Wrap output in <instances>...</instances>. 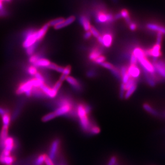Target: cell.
Instances as JSON below:
<instances>
[{
  "mask_svg": "<svg viewBox=\"0 0 165 165\" xmlns=\"http://www.w3.org/2000/svg\"><path fill=\"white\" fill-rule=\"evenodd\" d=\"M33 88V86L32 81L31 79H30L19 85L16 91V93L17 95H21L23 93H25L27 97H29L32 95V90Z\"/></svg>",
  "mask_w": 165,
  "mask_h": 165,
  "instance_id": "cell-1",
  "label": "cell"
},
{
  "mask_svg": "<svg viewBox=\"0 0 165 165\" xmlns=\"http://www.w3.org/2000/svg\"><path fill=\"white\" fill-rule=\"evenodd\" d=\"M37 42L39 41L37 38V31L31 30L26 34L25 40L23 43V47L26 49Z\"/></svg>",
  "mask_w": 165,
  "mask_h": 165,
  "instance_id": "cell-2",
  "label": "cell"
},
{
  "mask_svg": "<svg viewBox=\"0 0 165 165\" xmlns=\"http://www.w3.org/2000/svg\"><path fill=\"white\" fill-rule=\"evenodd\" d=\"M152 63L157 75L165 80V60L153 59Z\"/></svg>",
  "mask_w": 165,
  "mask_h": 165,
  "instance_id": "cell-3",
  "label": "cell"
},
{
  "mask_svg": "<svg viewBox=\"0 0 165 165\" xmlns=\"http://www.w3.org/2000/svg\"><path fill=\"white\" fill-rule=\"evenodd\" d=\"M146 57H152L153 59H158L161 56V46L154 45L150 48L144 50Z\"/></svg>",
  "mask_w": 165,
  "mask_h": 165,
  "instance_id": "cell-4",
  "label": "cell"
},
{
  "mask_svg": "<svg viewBox=\"0 0 165 165\" xmlns=\"http://www.w3.org/2000/svg\"><path fill=\"white\" fill-rule=\"evenodd\" d=\"M138 61L141 67L145 69L151 75H154L156 73L152 63L148 61L146 57L140 58V59H138Z\"/></svg>",
  "mask_w": 165,
  "mask_h": 165,
  "instance_id": "cell-5",
  "label": "cell"
},
{
  "mask_svg": "<svg viewBox=\"0 0 165 165\" xmlns=\"http://www.w3.org/2000/svg\"><path fill=\"white\" fill-rule=\"evenodd\" d=\"M96 18L97 21L100 23H107L113 21L114 16L110 13L104 11H99L97 13Z\"/></svg>",
  "mask_w": 165,
  "mask_h": 165,
  "instance_id": "cell-6",
  "label": "cell"
},
{
  "mask_svg": "<svg viewBox=\"0 0 165 165\" xmlns=\"http://www.w3.org/2000/svg\"><path fill=\"white\" fill-rule=\"evenodd\" d=\"M59 144H60L59 140V139H56L53 141L52 143L51 144L48 157L53 161L55 160V158L56 157V154L59 148Z\"/></svg>",
  "mask_w": 165,
  "mask_h": 165,
  "instance_id": "cell-7",
  "label": "cell"
},
{
  "mask_svg": "<svg viewBox=\"0 0 165 165\" xmlns=\"http://www.w3.org/2000/svg\"><path fill=\"white\" fill-rule=\"evenodd\" d=\"M127 72L131 78L137 79L140 75V70L137 65H130L127 67Z\"/></svg>",
  "mask_w": 165,
  "mask_h": 165,
  "instance_id": "cell-8",
  "label": "cell"
},
{
  "mask_svg": "<svg viewBox=\"0 0 165 165\" xmlns=\"http://www.w3.org/2000/svg\"><path fill=\"white\" fill-rule=\"evenodd\" d=\"M39 88L42 90V92L45 93L47 97L54 98L57 96V92H56L52 88H49L45 83L42 84Z\"/></svg>",
  "mask_w": 165,
  "mask_h": 165,
  "instance_id": "cell-9",
  "label": "cell"
},
{
  "mask_svg": "<svg viewBox=\"0 0 165 165\" xmlns=\"http://www.w3.org/2000/svg\"><path fill=\"white\" fill-rule=\"evenodd\" d=\"M102 45L106 48L110 47L113 43V35L110 33H105L102 35Z\"/></svg>",
  "mask_w": 165,
  "mask_h": 165,
  "instance_id": "cell-10",
  "label": "cell"
},
{
  "mask_svg": "<svg viewBox=\"0 0 165 165\" xmlns=\"http://www.w3.org/2000/svg\"><path fill=\"white\" fill-rule=\"evenodd\" d=\"M66 81L69 83V84L71 86V87L73 88L76 91H79L81 90V87L78 81L77 80L76 78L71 76L67 77L66 78Z\"/></svg>",
  "mask_w": 165,
  "mask_h": 165,
  "instance_id": "cell-11",
  "label": "cell"
},
{
  "mask_svg": "<svg viewBox=\"0 0 165 165\" xmlns=\"http://www.w3.org/2000/svg\"><path fill=\"white\" fill-rule=\"evenodd\" d=\"M9 127L3 126L0 132V148L2 150L4 147V140L8 137Z\"/></svg>",
  "mask_w": 165,
  "mask_h": 165,
  "instance_id": "cell-12",
  "label": "cell"
},
{
  "mask_svg": "<svg viewBox=\"0 0 165 165\" xmlns=\"http://www.w3.org/2000/svg\"><path fill=\"white\" fill-rule=\"evenodd\" d=\"M79 123L83 131H89L91 127H92L88 115L79 119Z\"/></svg>",
  "mask_w": 165,
  "mask_h": 165,
  "instance_id": "cell-13",
  "label": "cell"
},
{
  "mask_svg": "<svg viewBox=\"0 0 165 165\" xmlns=\"http://www.w3.org/2000/svg\"><path fill=\"white\" fill-rule=\"evenodd\" d=\"M75 19H76V18L75 16H73L68 17V18H67L65 20L64 19L63 21H62L61 23H60L59 25L55 26L54 27V29L59 30V29H63L64 27L71 24L72 23L75 21Z\"/></svg>",
  "mask_w": 165,
  "mask_h": 165,
  "instance_id": "cell-14",
  "label": "cell"
},
{
  "mask_svg": "<svg viewBox=\"0 0 165 165\" xmlns=\"http://www.w3.org/2000/svg\"><path fill=\"white\" fill-rule=\"evenodd\" d=\"M147 28L149 30L157 31L158 33H161L162 34H165V27L161 25H159L156 24L148 23L146 25Z\"/></svg>",
  "mask_w": 165,
  "mask_h": 165,
  "instance_id": "cell-15",
  "label": "cell"
},
{
  "mask_svg": "<svg viewBox=\"0 0 165 165\" xmlns=\"http://www.w3.org/2000/svg\"><path fill=\"white\" fill-rule=\"evenodd\" d=\"M49 27V26L48 25V23H47L44 25L42 26V27L40 29H39L38 31H37V38L38 41H40L43 38L45 34H46L48 30Z\"/></svg>",
  "mask_w": 165,
  "mask_h": 165,
  "instance_id": "cell-16",
  "label": "cell"
},
{
  "mask_svg": "<svg viewBox=\"0 0 165 165\" xmlns=\"http://www.w3.org/2000/svg\"><path fill=\"white\" fill-rule=\"evenodd\" d=\"M142 69L143 70V73L144 75V78L146 80V83L148 84L149 86H150L151 87L155 86L156 84V81L154 80L152 77L151 76L150 73L143 68H142Z\"/></svg>",
  "mask_w": 165,
  "mask_h": 165,
  "instance_id": "cell-17",
  "label": "cell"
},
{
  "mask_svg": "<svg viewBox=\"0 0 165 165\" xmlns=\"http://www.w3.org/2000/svg\"><path fill=\"white\" fill-rule=\"evenodd\" d=\"M51 63L49 60L41 57L40 59H39L34 64H33V65H34L36 68L40 67V68H47Z\"/></svg>",
  "mask_w": 165,
  "mask_h": 165,
  "instance_id": "cell-18",
  "label": "cell"
},
{
  "mask_svg": "<svg viewBox=\"0 0 165 165\" xmlns=\"http://www.w3.org/2000/svg\"><path fill=\"white\" fill-rule=\"evenodd\" d=\"M15 160V158L13 156H3L0 154V162L2 164L6 165H12Z\"/></svg>",
  "mask_w": 165,
  "mask_h": 165,
  "instance_id": "cell-19",
  "label": "cell"
},
{
  "mask_svg": "<svg viewBox=\"0 0 165 165\" xmlns=\"http://www.w3.org/2000/svg\"><path fill=\"white\" fill-rule=\"evenodd\" d=\"M76 114L79 119L88 115L84 104H80L78 105L77 107Z\"/></svg>",
  "mask_w": 165,
  "mask_h": 165,
  "instance_id": "cell-20",
  "label": "cell"
},
{
  "mask_svg": "<svg viewBox=\"0 0 165 165\" xmlns=\"http://www.w3.org/2000/svg\"><path fill=\"white\" fill-rule=\"evenodd\" d=\"M80 21H81V25L83 26L84 30L86 32L90 31V28L91 27V25L90 24L89 19L85 16H81V18H80Z\"/></svg>",
  "mask_w": 165,
  "mask_h": 165,
  "instance_id": "cell-21",
  "label": "cell"
},
{
  "mask_svg": "<svg viewBox=\"0 0 165 165\" xmlns=\"http://www.w3.org/2000/svg\"><path fill=\"white\" fill-rule=\"evenodd\" d=\"M132 54L135 56L137 58V60L140 59V58L146 57L144 49H142L141 48H140V47H136V48H135L132 50Z\"/></svg>",
  "mask_w": 165,
  "mask_h": 165,
  "instance_id": "cell-22",
  "label": "cell"
},
{
  "mask_svg": "<svg viewBox=\"0 0 165 165\" xmlns=\"http://www.w3.org/2000/svg\"><path fill=\"white\" fill-rule=\"evenodd\" d=\"M31 96H33L34 97L38 98H45L47 97L41 89L37 88H33L32 89Z\"/></svg>",
  "mask_w": 165,
  "mask_h": 165,
  "instance_id": "cell-23",
  "label": "cell"
},
{
  "mask_svg": "<svg viewBox=\"0 0 165 165\" xmlns=\"http://www.w3.org/2000/svg\"><path fill=\"white\" fill-rule=\"evenodd\" d=\"M143 107V108L144 110H146L147 112H148L150 114L152 115L153 116H159L160 115L159 113L157 110H154L152 107H151L148 104H147V103L144 104Z\"/></svg>",
  "mask_w": 165,
  "mask_h": 165,
  "instance_id": "cell-24",
  "label": "cell"
},
{
  "mask_svg": "<svg viewBox=\"0 0 165 165\" xmlns=\"http://www.w3.org/2000/svg\"><path fill=\"white\" fill-rule=\"evenodd\" d=\"M102 55V51L98 48H94L92 49L89 54V57L90 59L94 61L99 56Z\"/></svg>",
  "mask_w": 165,
  "mask_h": 165,
  "instance_id": "cell-25",
  "label": "cell"
},
{
  "mask_svg": "<svg viewBox=\"0 0 165 165\" xmlns=\"http://www.w3.org/2000/svg\"><path fill=\"white\" fill-rule=\"evenodd\" d=\"M2 120L3 122V126L5 127H9L10 120H11V116L10 114V113H7L4 115L2 116Z\"/></svg>",
  "mask_w": 165,
  "mask_h": 165,
  "instance_id": "cell-26",
  "label": "cell"
},
{
  "mask_svg": "<svg viewBox=\"0 0 165 165\" xmlns=\"http://www.w3.org/2000/svg\"><path fill=\"white\" fill-rule=\"evenodd\" d=\"M120 13L121 15L122 18H123L125 19L127 24L129 25L132 21H131V18L129 16V14L128 11H127L126 9H123Z\"/></svg>",
  "mask_w": 165,
  "mask_h": 165,
  "instance_id": "cell-27",
  "label": "cell"
},
{
  "mask_svg": "<svg viewBox=\"0 0 165 165\" xmlns=\"http://www.w3.org/2000/svg\"><path fill=\"white\" fill-rule=\"evenodd\" d=\"M137 87V83H135V84L133 85L130 88H129L127 90V92L126 93L125 95H124V98L126 99H129V98L130 97L132 96V94L134 93L135 91L136 90Z\"/></svg>",
  "mask_w": 165,
  "mask_h": 165,
  "instance_id": "cell-28",
  "label": "cell"
},
{
  "mask_svg": "<svg viewBox=\"0 0 165 165\" xmlns=\"http://www.w3.org/2000/svg\"><path fill=\"white\" fill-rule=\"evenodd\" d=\"M64 20L63 18H62V17H60V18H56L55 19H53L51 20V21H49L48 23V24L49 26H54L55 27V26L59 24L60 23H61L62 21H63Z\"/></svg>",
  "mask_w": 165,
  "mask_h": 165,
  "instance_id": "cell-29",
  "label": "cell"
},
{
  "mask_svg": "<svg viewBox=\"0 0 165 165\" xmlns=\"http://www.w3.org/2000/svg\"><path fill=\"white\" fill-rule=\"evenodd\" d=\"M46 154H42L39 156L34 161V165H42L45 162V160L46 157Z\"/></svg>",
  "mask_w": 165,
  "mask_h": 165,
  "instance_id": "cell-30",
  "label": "cell"
},
{
  "mask_svg": "<svg viewBox=\"0 0 165 165\" xmlns=\"http://www.w3.org/2000/svg\"><path fill=\"white\" fill-rule=\"evenodd\" d=\"M39 42H36L33 45H32V46H31L30 47L26 49V52L27 55H29V56H31L34 54V51H35L38 45Z\"/></svg>",
  "mask_w": 165,
  "mask_h": 165,
  "instance_id": "cell-31",
  "label": "cell"
},
{
  "mask_svg": "<svg viewBox=\"0 0 165 165\" xmlns=\"http://www.w3.org/2000/svg\"><path fill=\"white\" fill-rule=\"evenodd\" d=\"M56 117V116L54 112H51V113H50L48 114L43 116L42 118V121L44 122H46L50 121L51 120L54 119Z\"/></svg>",
  "mask_w": 165,
  "mask_h": 165,
  "instance_id": "cell-32",
  "label": "cell"
},
{
  "mask_svg": "<svg viewBox=\"0 0 165 165\" xmlns=\"http://www.w3.org/2000/svg\"><path fill=\"white\" fill-rule=\"evenodd\" d=\"M110 71L111 73H112V75H113L116 79H119V80H121V78H121L120 72V70H119L118 68H116L115 67H114V68H113V69H112Z\"/></svg>",
  "mask_w": 165,
  "mask_h": 165,
  "instance_id": "cell-33",
  "label": "cell"
},
{
  "mask_svg": "<svg viewBox=\"0 0 165 165\" xmlns=\"http://www.w3.org/2000/svg\"><path fill=\"white\" fill-rule=\"evenodd\" d=\"M137 83V81L135 79H134L132 78H130L129 81L127 82L126 84H124V88L125 90H128L129 88H130L131 86L135 83Z\"/></svg>",
  "mask_w": 165,
  "mask_h": 165,
  "instance_id": "cell-34",
  "label": "cell"
},
{
  "mask_svg": "<svg viewBox=\"0 0 165 165\" xmlns=\"http://www.w3.org/2000/svg\"><path fill=\"white\" fill-rule=\"evenodd\" d=\"M27 71L30 75L35 76V75L38 72V70H37V68L32 65H30L27 68Z\"/></svg>",
  "mask_w": 165,
  "mask_h": 165,
  "instance_id": "cell-35",
  "label": "cell"
},
{
  "mask_svg": "<svg viewBox=\"0 0 165 165\" xmlns=\"http://www.w3.org/2000/svg\"><path fill=\"white\" fill-rule=\"evenodd\" d=\"M40 58H41V57H40V56L38 54H33L30 56L29 61V62L30 63L32 64V65H33Z\"/></svg>",
  "mask_w": 165,
  "mask_h": 165,
  "instance_id": "cell-36",
  "label": "cell"
},
{
  "mask_svg": "<svg viewBox=\"0 0 165 165\" xmlns=\"http://www.w3.org/2000/svg\"><path fill=\"white\" fill-rule=\"evenodd\" d=\"M90 31L91 32L92 35H93V37H94L96 38H97L100 35V34L99 32L98 31V30L93 26H91Z\"/></svg>",
  "mask_w": 165,
  "mask_h": 165,
  "instance_id": "cell-37",
  "label": "cell"
},
{
  "mask_svg": "<svg viewBox=\"0 0 165 165\" xmlns=\"http://www.w3.org/2000/svg\"><path fill=\"white\" fill-rule=\"evenodd\" d=\"M100 131V129L98 126H92L91 127L89 132L93 135H96L98 134Z\"/></svg>",
  "mask_w": 165,
  "mask_h": 165,
  "instance_id": "cell-38",
  "label": "cell"
},
{
  "mask_svg": "<svg viewBox=\"0 0 165 165\" xmlns=\"http://www.w3.org/2000/svg\"><path fill=\"white\" fill-rule=\"evenodd\" d=\"M100 65L102 67L106 68L107 69H108L110 70H111L112 69H113L115 67L112 64L110 63L109 62H104L102 63V64H100Z\"/></svg>",
  "mask_w": 165,
  "mask_h": 165,
  "instance_id": "cell-39",
  "label": "cell"
},
{
  "mask_svg": "<svg viewBox=\"0 0 165 165\" xmlns=\"http://www.w3.org/2000/svg\"><path fill=\"white\" fill-rule=\"evenodd\" d=\"M105 60H106V57L104 56V55H100V56H99L97 59H95L93 62H94L95 63L100 64H102V63L105 62Z\"/></svg>",
  "mask_w": 165,
  "mask_h": 165,
  "instance_id": "cell-40",
  "label": "cell"
},
{
  "mask_svg": "<svg viewBox=\"0 0 165 165\" xmlns=\"http://www.w3.org/2000/svg\"><path fill=\"white\" fill-rule=\"evenodd\" d=\"M35 78H36L37 80H38L39 81H40L41 83H42L43 84L45 83V79L44 78L43 76H42V74L40 73V72H37V73L35 75Z\"/></svg>",
  "mask_w": 165,
  "mask_h": 165,
  "instance_id": "cell-41",
  "label": "cell"
},
{
  "mask_svg": "<svg viewBox=\"0 0 165 165\" xmlns=\"http://www.w3.org/2000/svg\"><path fill=\"white\" fill-rule=\"evenodd\" d=\"M125 88H124V84L123 83H121L120 85V98L122 99L124 97L125 95Z\"/></svg>",
  "mask_w": 165,
  "mask_h": 165,
  "instance_id": "cell-42",
  "label": "cell"
},
{
  "mask_svg": "<svg viewBox=\"0 0 165 165\" xmlns=\"http://www.w3.org/2000/svg\"><path fill=\"white\" fill-rule=\"evenodd\" d=\"M62 85V81L59 80L53 86L52 89H53L56 92H58V91H59V90L60 89V88L61 87Z\"/></svg>",
  "mask_w": 165,
  "mask_h": 165,
  "instance_id": "cell-43",
  "label": "cell"
},
{
  "mask_svg": "<svg viewBox=\"0 0 165 165\" xmlns=\"http://www.w3.org/2000/svg\"><path fill=\"white\" fill-rule=\"evenodd\" d=\"M129 61H130V65H137L138 62L137 58L132 53H131Z\"/></svg>",
  "mask_w": 165,
  "mask_h": 165,
  "instance_id": "cell-44",
  "label": "cell"
},
{
  "mask_svg": "<svg viewBox=\"0 0 165 165\" xmlns=\"http://www.w3.org/2000/svg\"><path fill=\"white\" fill-rule=\"evenodd\" d=\"M71 67L70 65H68L66 67L64 68L63 71V72L62 73V74L63 75H64L67 76H68L69 75L70 73L71 72Z\"/></svg>",
  "mask_w": 165,
  "mask_h": 165,
  "instance_id": "cell-45",
  "label": "cell"
},
{
  "mask_svg": "<svg viewBox=\"0 0 165 165\" xmlns=\"http://www.w3.org/2000/svg\"><path fill=\"white\" fill-rule=\"evenodd\" d=\"M130 78H131V77L130 76V75L128 74V73L127 72L121 78L122 83H123L124 84H126L127 82L129 81V80L130 79Z\"/></svg>",
  "mask_w": 165,
  "mask_h": 165,
  "instance_id": "cell-46",
  "label": "cell"
},
{
  "mask_svg": "<svg viewBox=\"0 0 165 165\" xmlns=\"http://www.w3.org/2000/svg\"><path fill=\"white\" fill-rule=\"evenodd\" d=\"M162 35L163 34L161 33H159V32L158 33L157 36V41L156 44L161 46V42L162 40Z\"/></svg>",
  "mask_w": 165,
  "mask_h": 165,
  "instance_id": "cell-47",
  "label": "cell"
},
{
  "mask_svg": "<svg viewBox=\"0 0 165 165\" xmlns=\"http://www.w3.org/2000/svg\"><path fill=\"white\" fill-rule=\"evenodd\" d=\"M120 72V74L121 76V78L127 72V67L126 66H122L120 69H119Z\"/></svg>",
  "mask_w": 165,
  "mask_h": 165,
  "instance_id": "cell-48",
  "label": "cell"
},
{
  "mask_svg": "<svg viewBox=\"0 0 165 165\" xmlns=\"http://www.w3.org/2000/svg\"><path fill=\"white\" fill-rule=\"evenodd\" d=\"M45 163L46 165H55L53 161L51 160V159L48 157V156H46L45 160Z\"/></svg>",
  "mask_w": 165,
  "mask_h": 165,
  "instance_id": "cell-49",
  "label": "cell"
},
{
  "mask_svg": "<svg viewBox=\"0 0 165 165\" xmlns=\"http://www.w3.org/2000/svg\"><path fill=\"white\" fill-rule=\"evenodd\" d=\"M116 163H117L116 158L113 156V157H111L108 165H115Z\"/></svg>",
  "mask_w": 165,
  "mask_h": 165,
  "instance_id": "cell-50",
  "label": "cell"
},
{
  "mask_svg": "<svg viewBox=\"0 0 165 165\" xmlns=\"http://www.w3.org/2000/svg\"><path fill=\"white\" fill-rule=\"evenodd\" d=\"M9 112V110H8L5 109L3 107L0 106V115L1 116H2L3 115H4V114H5L6 113Z\"/></svg>",
  "mask_w": 165,
  "mask_h": 165,
  "instance_id": "cell-51",
  "label": "cell"
},
{
  "mask_svg": "<svg viewBox=\"0 0 165 165\" xmlns=\"http://www.w3.org/2000/svg\"><path fill=\"white\" fill-rule=\"evenodd\" d=\"M96 72L94 71H92V70H90V71H88L87 73H86V75L89 77H90V78L94 77L96 76Z\"/></svg>",
  "mask_w": 165,
  "mask_h": 165,
  "instance_id": "cell-52",
  "label": "cell"
},
{
  "mask_svg": "<svg viewBox=\"0 0 165 165\" xmlns=\"http://www.w3.org/2000/svg\"><path fill=\"white\" fill-rule=\"evenodd\" d=\"M129 27L130 30L131 31H135L137 29V25L135 23L131 22V23L129 25Z\"/></svg>",
  "mask_w": 165,
  "mask_h": 165,
  "instance_id": "cell-53",
  "label": "cell"
},
{
  "mask_svg": "<svg viewBox=\"0 0 165 165\" xmlns=\"http://www.w3.org/2000/svg\"><path fill=\"white\" fill-rule=\"evenodd\" d=\"M91 36H92V34H91V32L89 31H86L85 32V33L84 35V38L85 39H89L91 37Z\"/></svg>",
  "mask_w": 165,
  "mask_h": 165,
  "instance_id": "cell-54",
  "label": "cell"
},
{
  "mask_svg": "<svg viewBox=\"0 0 165 165\" xmlns=\"http://www.w3.org/2000/svg\"><path fill=\"white\" fill-rule=\"evenodd\" d=\"M8 15V13L4 9L0 10V17H5Z\"/></svg>",
  "mask_w": 165,
  "mask_h": 165,
  "instance_id": "cell-55",
  "label": "cell"
},
{
  "mask_svg": "<svg viewBox=\"0 0 165 165\" xmlns=\"http://www.w3.org/2000/svg\"><path fill=\"white\" fill-rule=\"evenodd\" d=\"M121 18H122V16H121V15L120 13H116V14L114 16V19H116H116H121Z\"/></svg>",
  "mask_w": 165,
  "mask_h": 165,
  "instance_id": "cell-56",
  "label": "cell"
},
{
  "mask_svg": "<svg viewBox=\"0 0 165 165\" xmlns=\"http://www.w3.org/2000/svg\"><path fill=\"white\" fill-rule=\"evenodd\" d=\"M67 76L64 75H63L62 74L61 76L59 77V81H65L66 79V78H67Z\"/></svg>",
  "mask_w": 165,
  "mask_h": 165,
  "instance_id": "cell-57",
  "label": "cell"
},
{
  "mask_svg": "<svg viewBox=\"0 0 165 165\" xmlns=\"http://www.w3.org/2000/svg\"><path fill=\"white\" fill-rule=\"evenodd\" d=\"M4 8H3V2L0 0V10H3Z\"/></svg>",
  "mask_w": 165,
  "mask_h": 165,
  "instance_id": "cell-58",
  "label": "cell"
},
{
  "mask_svg": "<svg viewBox=\"0 0 165 165\" xmlns=\"http://www.w3.org/2000/svg\"><path fill=\"white\" fill-rule=\"evenodd\" d=\"M4 1H5L7 2H10L11 1V0H4Z\"/></svg>",
  "mask_w": 165,
  "mask_h": 165,
  "instance_id": "cell-59",
  "label": "cell"
},
{
  "mask_svg": "<svg viewBox=\"0 0 165 165\" xmlns=\"http://www.w3.org/2000/svg\"><path fill=\"white\" fill-rule=\"evenodd\" d=\"M163 116H164V118H165V112L164 113V114H163Z\"/></svg>",
  "mask_w": 165,
  "mask_h": 165,
  "instance_id": "cell-60",
  "label": "cell"
},
{
  "mask_svg": "<svg viewBox=\"0 0 165 165\" xmlns=\"http://www.w3.org/2000/svg\"><path fill=\"white\" fill-rule=\"evenodd\" d=\"M64 165V164H59V165Z\"/></svg>",
  "mask_w": 165,
  "mask_h": 165,
  "instance_id": "cell-61",
  "label": "cell"
},
{
  "mask_svg": "<svg viewBox=\"0 0 165 165\" xmlns=\"http://www.w3.org/2000/svg\"><path fill=\"white\" fill-rule=\"evenodd\" d=\"M1 1L3 2V1H4V0H1Z\"/></svg>",
  "mask_w": 165,
  "mask_h": 165,
  "instance_id": "cell-62",
  "label": "cell"
}]
</instances>
